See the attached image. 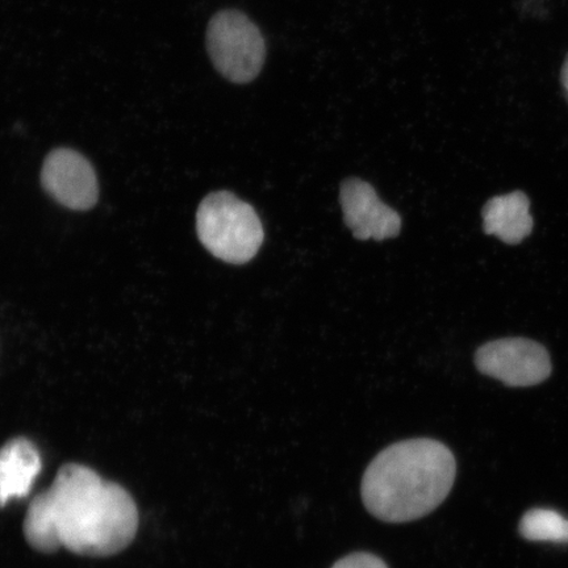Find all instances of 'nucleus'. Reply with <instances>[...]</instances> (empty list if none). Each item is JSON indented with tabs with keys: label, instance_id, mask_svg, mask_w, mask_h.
I'll return each mask as SVG.
<instances>
[{
	"label": "nucleus",
	"instance_id": "obj_10",
	"mask_svg": "<svg viewBox=\"0 0 568 568\" xmlns=\"http://www.w3.org/2000/svg\"><path fill=\"white\" fill-rule=\"evenodd\" d=\"M520 535L528 541L568 544V520L552 509H531L518 525Z\"/></svg>",
	"mask_w": 568,
	"mask_h": 568
},
{
	"label": "nucleus",
	"instance_id": "obj_2",
	"mask_svg": "<svg viewBox=\"0 0 568 568\" xmlns=\"http://www.w3.org/2000/svg\"><path fill=\"white\" fill-rule=\"evenodd\" d=\"M456 474V457L445 444L407 439L386 447L368 465L362 478V501L381 521H415L442 506Z\"/></svg>",
	"mask_w": 568,
	"mask_h": 568
},
{
	"label": "nucleus",
	"instance_id": "obj_5",
	"mask_svg": "<svg viewBox=\"0 0 568 568\" xmlns=\"http://www.w3.org/2000/svg\"><path fill=\"white\" fill-rule=\"evenodd\" d=\"M475 365L481 374L508 387L541 385L551 374L548 351L527 338H503L483 345L475 354Z\"/></svg>",
	"mask_w": 568,
	"mask_h": 568
},
{
	"label": "nucleus",
	"instance_id": "obj_11",
	"mask_svg": "<svg viewBox=\"0 0 568 568\" xmlns=\"http://www.w3.org/2000/svg\"><path fill=\"white\" fill-rule=\"evenodd\" d=\"M332 568H389L385 560L375 554L358 551L337 560Z\"/></svg>",
	"mask_w": 568,
	"mask_h": 568
},
{
	"label": "nucleus",
	"instance_id": "obj_9",
	"mask_svg": "<svg viewBox=\"0 0 568 568\" xmlns=\"http://www.w3.org/2000/svg\"><path fill=\"white\" fill-rule=\"evenodd\" d=\"M530 202L521 191L495 196L483 209V226L487 234L509 245L520 244L532 231Z\"/></svg>",
	"mask_w": 568,
	"mask_h": 568
},
{
	"label": "nucleus",
	"instance_id": "obj_1",
	"mask_svg": "<svg viewBox=\"0 0 568 568\" xmlns=\"http://www.w3.org/2000/svg\"><path fill=\"white\" fill-rule=\"evenodd\" d=\"M139 515L132 496L91 468L63 466L48 491L27 510L24 536L33 549L65 548L88 557L123 551L136 536Z\"/></svg>",
	"mask_w": 568,
	"mask_h": 568
},
{
	"label": "nucleus",
	"instance_id": "obj_8",
	"mask_svg": "<svg viewBox=\"0 0 568 568\" xmlns=\"http://www.w3.org/2000/svg\"><path fill=\"white\" fill-rule=\"evenodd\" d=\"M41 457L30 439H11L0 449V507L30 494L41 471Z\"/></svg>",
	"mask_w": 568,
	"mask_h": 568
},
{
	"label": "nucleus",
	"instance_id": "obj_4",
	"mask_svg": "<svg viewBox=\"0 0 568 568\" xmlns=\"http://www.w3.org/2000/svg\"><path fill=\"white\" fill-rule=\"evenodd\" d=\"M207 51L213 67L232 83H251L266 60V42L260 28L245 13L224 10L207 28Z\"/></svg>",
	"mask_w": 568,
	"mask_h": 568
},
{
	"label": "nucleus",
	"instance_id": "obj_3",
	"mask_svg": "<svg viewBox=\"0 0 568 568\" xmlns=\"http://www.w3.org/2000/svg\"><path fill=\"white\" fill-rule=\"evenodd\" d=\"M196 231L212 255L234 265L252 261L265 237L257 212L229 191L203 199L196 213Z\"/></svg>",
	"mask_w": 568,
	"mask_h": 568
},
{
	"label": "nucleus",
	"instance_id": "obj_6",
	"mask_svg": "<svg viewBox=\"0 0 568 568\" xmlns=\"http://www.w3.org/2000/svg\"><path fill=\"white\" fill-rule=\"evenodd\" d=\"M41 183L48 194L70 210L87 211L98 202L95 170L87 158L71 149L60 148L48 154Z\"/></svg>",
	"mask_w": 568,
	"mask_h": 568
},
{
	"label": "nucleus",
	"instance_id": "obj_7",
	"mask_svg": "<svg viewBox=\"0 0 568 568\" xmlns=\"http://www.w3.org/2000/svg\"><path fill=\"white\" fill-rule=\"evenodd\" d=\"M339 202L355 239L382 241L396 237L402 230L399 213L382 203L365 181L352 178L341 184Z\"/></svg>",
	"mask_w": 568,
	"mask_h": 568
},
{
	"label": "nucleus",
	"instance_id": "obj_12",
	"mask_svg": "<svg viewBox=\"0 0 568 568\" xmlns=\"http://www.w3.org/2000/svg\"><path fill=\"white\" fill-rule=\"evenodd\" d=\"M560 87H562L564 95L568 104V53L565 57L562 68H560L559 74Z\"/></svg>",
	"mask_w": 568,
	"mask_h": 568
}]
</instances>
